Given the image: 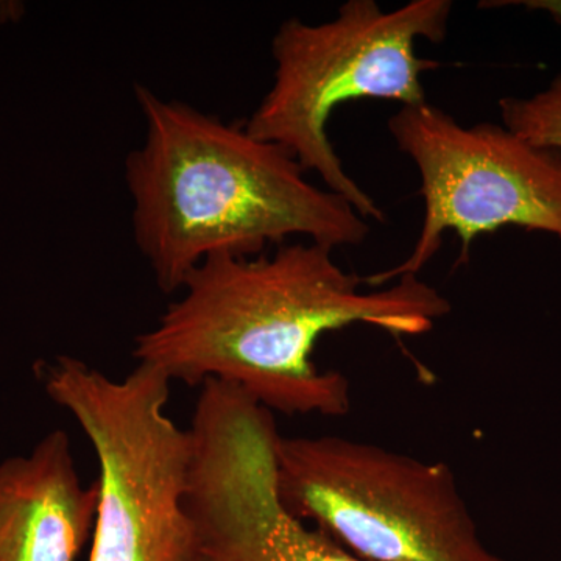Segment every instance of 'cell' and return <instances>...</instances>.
<instances>
[{
	"label": "cell",
	"instance_id": "cell-1",
	"mask_svg": "<svg viewBox=\"0 0 561 561\" xmlns=\"http://www.w3.org/2000/svg\"><path fill=\"white\" fill-rule=\"evenodd\" d=\"M330 247L283 243L271 254L206 257L184 279L149 331L136 335L133 357L171 381L231 383L267 411L341 416L350 381L313 360L328 332L368 324L391 335H423L451 312L419 276L362 291Z\"/></svg>",
	"mask_w": 561,
	"mask_h": 561
},
{
	"label": "cell",
	"instance_id": "cell-2",
	"mask_svg": "<svg viewBox=\"0 0 561 561\" xmlns=\"http://www.w3.org/2000/svg\"><path fill=\"white\" fill-rule=\"evenodd\" d=\"M144 139L125 160L136 247L164 294L216 254L257 256L291 238L357 247L368 220L321 190L294 157L186 102L135 84Z\"/></svg>",
	"mask_w": 561,
	"mask_h": 561
},
{
	"label": "cell",
	"instance_id": "cell-3",
	"mask_svg": "<svg viewBox=\"0 0 561 561\" xmlns=\"http://www.w3.org/2000/svg\"><path fill=\"white\" fill-rule=\"evenodd\" d=\"M451 11L449 0H412L391 11L376 0H348L321 24L284 21L272 39V88L245 121L247 131L289 151L365 220L382 224L381 206L343 168L328 122L357 99L427 102L421 77L440 62L421 58L416 43L445 41Z\"/></svg>",
	"mask_w": 561,
	"mask_h": 561
},
{
	"label": "cell",
	"instance_id": "cell-4",
	"mask_svg": "<svg viewBox=\"0 0 561 561\" xmlns=\"http://www.w3.org/2000/svg\"><path fill=\"white\" fill-rule=\"evenodd\" d=\"M38 375L98 459L90 561H190L194 440L168 415L171 379L139 362L113 379L70 356L41 364Z\"/></svg>",
	"mask_w": 561,
	"mask_h": 561
},
{
	"label": "cell",
	"instance_id": "cell-5",
	"mask_svg": "<svg viewBox=\"0 0 561 561\" xmlns=\"http://www.w3.org/2000/svg\"><path fill=\"white\" fill-rule=\"evenodd\" d=\"M276 491L284 511L365 561H502L440 461L332 435L279 437Z\"/></svg>",
	"mask_w": 561,
	"mask_h": 561
},
{
	"label": "cell",
	"instance_id": "cell-6",
	"mask_svg": "<svg viewBox=\"0 0 561 561\" xmlns=\"http://www.w3.org/2000/svg\"><path fill=\"white\" fill-rule=\"evenodd\" d=\"M398 149L420 173L423 225L411 254L368 284L419 276L456 232L461 257L471 242L504 227L561 241V150L538 146L504 125L465 127L430 102L401 106L387 122Z\"/></svg>",
	"mask_w": 561,
	"mask_h": 561
},
{
	"label": "cell",
	"instance_id": "cell-7",
	"mask_svg": "<svg viewBox=\"0 0 561 561\" xmlns=\"http://www.w3.org/2000/svg\"><path fill=\"white\" fill-rule=\"evenodd\" d=\"M186 507L190 561H365L284 511L273 413L236 391L195 404Z\"/></svg>",
	"mask_w": 561,
	"mask_h": 561
},
{
	"label": "cell",
	"instance_id": "cell-8",
	"mask_svg": "<svg viewBox=\"0 0 561 561\" xmlns=\"http://www.w3.org/2000/svg\"><path fill=\"white\" fill-rule=\"evenodd\" d=\"M98 485H84L65 431L0 463V561H77L94 531Z\"/></svg>",
	"mask_w": 561,
	"mask_h": 561
},
{
	"label": "cell",
	"instance_id": "cell-9",
	"mask_svg": "<svg viewBox=\"0 0 561 561\" xmlns=\"http://www.w3.org/2000/svg\"><path fill=\"white\" fill-rule=\"evenodd\" d=\"M502 125L522 138L561 150V73L527 98L500 101Z\"/></svg>",
	"mask_w": 561,
	"mask_h": 561
},
{
	"label": "cell",
	"instance_id": "cell-10",
	"mask_svg": "<svg viewBox=\"0 0 561 561\" xmlns=\"http://www.w3.org/2000/svg\"><path fill=\"white\" fill-rule=\"evenodd\" d=\"M482 9H502V7H524L526 10L548 14L561 25V0H505V2H482Z\"/></svg>",
	"mask_w": 561,
	"mask_h": 561
}]
</instances>
